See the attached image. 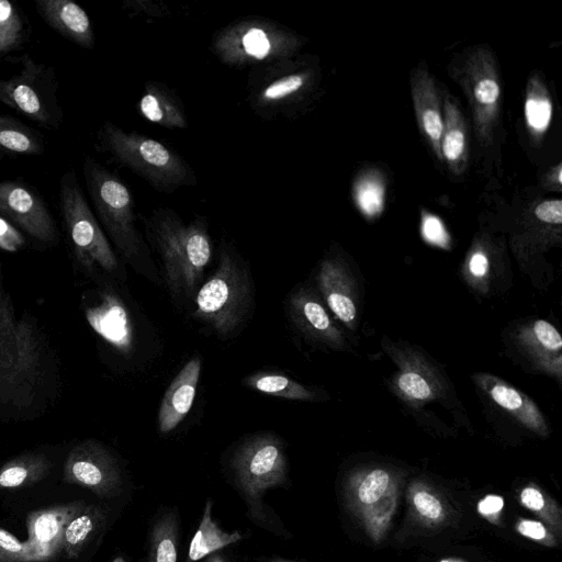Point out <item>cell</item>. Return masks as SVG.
<instances>
[{"label":"cell","instance_id":"obj_8","mask_svg":"<svg viewBox=\"0 0 562 562\" xmlns=\"http://www.w3.org/2000/svg\"><path fill=\"white\" fill-rule=\"evenodd\" d=\"M21 66L19 72L0 77V102L47 128H57L63 111L57 101V80L54 70L35 61L30 55L10 57Z\"/></svg>","mask_w":562,"mask_h":562},{"label":"cell","instance_id":"obj_23","mask_svg":"<svg viewBox=\"0 0 562 562\" xmlns=\"http://www.w3.org/2000/svg\"><path fill=\"white\" fill-rule=\"evenodd\" d=\"M465 126L457 105L445 99V120L440 143L441 156L456 167L465 156Z\"/></svg>","mask_w":562,"mask_h":562},{"label":"cell","instance_id":"obj_11","mask_svg":"<svg viewBox=\"0 0 562 562\" xmlns=\"http://www.w3.org/2000/svg\"><path fill=\"white\" fill-rule=\"evenodd\" d=\"M0 216L45 245L55 246L59 241L56 222L45 201L27 183L0 181Z\"/></svg>","mask_w":562,"mask_h":562},{"label":"cell","instance_id":"obj_34","mask_svg":"<svg viewBox=\"0 0 562 562\" xmlns=\"http://www.w3.org/2000/svg\"><path fill=\"white\" fill-rule=\"evenodd\" d=\"M499 97V86L497 80L490 76H481L473 86V98L477 105L490 111L496 105Z\"/></svg>","mask_w":562,"mask_h":562},{"label":"cell","instance_id":"obj_3","mask_svg":"<svg viewBox=\"0 0 562 562\" xmlns=\"http://www.w3.org/2000/svg\"><path fill=\"white\" fill-rule=\"evenodd\" d=\"M99 140L102 150L116 164L143 178L158 192L173 193L198 182L195 172L183 157L157 139L105 122L99 132Z\"/></svg>","mask_w":562,"mask_h":562},{"label":"cell","instance_id":"obj_1","mask_svg":"<svg viewBox=\"0 0 562 562\" xmlns=\"http://www.w3.org/2000/svg\"><path fill=\"white\" fill-rule=\"evenodd\" d=\"M150 241L164 265L172 294L192 296L212 257L207 221L196 216L190 223L170 209H157L145 220Z\"/></svg>","mask_w":562,"mask_h":562},{"label":"cell","instance_id":"obj_29","mask_svg":"<svg viewBox=\"0 0 562 562\" xmlns=\"http://www.w3.org/2000/svg\"><path fill=\"white\" fill-rule=\"evenodd\" d=\"M176 528L171 519L161 520L155 528L148 562H177Z\"/></svg>","mask_w":562,"mask_h":562},{"label":"cell","instance_id":"obj_13","mask_svg":"<svg viewBox=\"0 0 562 562\" xmlns=\"http://www.w3.org/2000/svg\"><path fill=\"white\" fill-rule=\"evenodd\" d=\"M200 372L201 360L199 357H193L169 384L158 412V427L161 434L172 431L190 412Z\"/></svg>","mask_w":562,"mask_h":562},{"label":"cell","instance_id":"obj_5","mask_svg":"<svg viewBox=\"0 0 562 562\" xmlns=\"http://www.w3.org/2000/svg\"><path fill=\"white\" fill-rule=\"evenodd\" d=\"M82 172L99 222L121 256L139 269L148 251L136 226L132 192L117 175L92 157L85 158Z\"/></svg>","mask_w":562,"mask_h":562},{"label":"cell","instance_id":"obj_14","mask_svg":"<svg viewBox=\"0 0 562 562\" xmlns=\"http://www.w3.org/2000/svg\"><path fill=\"white\" fill-rule=\"evenodd\" d=\"M42 19L65 38L83 48H93L94 32L87 12L71 0H35Z\"/></svg>","mask_w":562,"mask_h":562},{"label":"cell","instance_id":"obj_44","mask_svg":"<svg viewBox=\"0 0 562 562\" xmlns=\"http://www.w3.org/2000/svg\"><path fill=\"white\" fill-rule=\"evenodd\" d=\"M469 268L472 274L476 277H482L486 273L488 269V260L483 252H475L472 255Z\"/></svg>","mask_w":562,"mask_h":562},{"label":"cell","instance_id":"obj_2","mask_svg":"<svg viewBox=\"0 0 562 562\" xmlns=\"http://www.w3.org/2000/svg\"><path fill=\"white\" fill-rule=\"evenodd\" d=\"M44 373V344L35 322L15 318L0 261V403L18 407L32 401Z\"/></svg>","mask_w":562,"mask_h":562},{"label":"cell","instance_id":"obj_9","mask_svg":"<svg viewBox=\"0 0 562 562\" xmlns=\"http://www.w3.org/2000/svg\"><path fill=\"white\" fill-rule=\"evenodd\" d=\"M312 80V70L294 57L259 66L248 77L249 108L265 120L290 117L308 93Z\"/></svg>","mask_w":562,"mask_h":562},{"label":"cell","instance_id":"obj_48","mask_svg":"<svg viewBox=\"0 0 562 562\" xmlns=\"http://www.w3.org/2000/svg\"><path fill=\"white\" fill-rule=\"evenodd\" d=\"M441 562H452V561H441Z\"/></svg>","mask_w":562,"mask_h":562},{"label":"cell","instance_id":"obj_35","mask_svg":"<svg viewBox=\"0 0 562 562\" xmlns=\"http://www.w3.org/2000/svg\"><path fill=\"white\" fill-rule=\"evenodd\" d=\"M26 245L24 235L12 223L0 216V249L16 252Z\"/></svg>","mask_w":562,"mask_h":562},{"label":"cell","instance_id":"obj_39","mask_svg":"<svg viewBox=\"0 0 562 562\" xmlns=\"http://www.w3.org/2000/svg\"><path fill=\"white\" fill-rule=\"evenodd\" d=\"M536 216L549 224H561L562 203L560 200H548L540 203L535 210Z\"/></svg>","mask_w":562,"mask_h":562},{"label":"cell","instance_id":"obj_40","mask_svg":"<svg viewBox=\"0 0 562 562\" xmlns=\"http://www.w3.org/2000/svg\"><path fill=\"white\" fill-rule=\"evenodd\" d=\"M0 549L12 554H19L25 551L26 547L12 533L0 528Z\"/></svg>","mask_w":562,"mask_h":562},{"label":"cell","instance_id":"obj_45","mask_svg":"<svg viewBox=\"0 0 562 562\" xmlns=\"http://www.w3.org/2000/svg\"><path fill=\"white\" fill-rule=\"evenodd\" d=\"M206 562H225L220 555H211Z\"/></svg>","mask_w":562,"mask_h":562},{"label":"cell","instance_id":"obj_4","mask_svg":"<svg viewBox=\"0 0 562 562\" xmlns=\"http://www.w3.org/2000/svg\"><path fill=\"white\" fill-rule=\"evenodd\" d=\"M304 38L288 26L263 16L239 18L216 31L211 49L232 67L263 66L292 58Z\"/></svg>","mask_w":562,"mask_h":562},{"label":"cell","instance_id":"obj_19","mask_svg":"<svg viewBox=\"0 0 562 562\" xmlns=\"http://www.w3.org/2000/svg\"><path fill=\"white\" fill-rule=\"evenodd\" d=\"M317 282L331 312L344 323L351 324L356 318L357 310L342 270L333 261H324Z\"/></svg>","mask_w":562,"mask_h":562},{"label":"cell","instance_id":"obj_26","mask_svg":"<svg viewBox=\"0 0 562 562\" xmlns=\"http://www.w3.org/2000/svg\"><path fill=\"white\" fill-rule=\"evenodd\" d=\"M49 468L43 454L26 453L8 462L0 470V487H19L42 477Z\"/></svg>","mask_w":562,"mask_h":562},{"label":"cell","instance_id":"obj_24","mask_svg":"<svg viewBox=\"0 0 562 562\" xmlns=\"http://www.w3.org/2000/svg\"><path fill=\"white\" fill-rule=\"evenodd\" d=\"M104 520L102 508L91 505L75 515L64 530L65 549L68 557H76Z\"/></svg>","mask_w":562,"mask_h":562},{"label":"cell","instance_id":"obj_10","mask_svg":"<svg viewBox=\"0 0 562 562\" xmlns=\"http://www.w3.org/2000/svg\"><path fill=\"white\" fill-rule=\"evenodd\" d=\"M237 480L251 498L285 481L286 457L281 441L271 435L247 440L234 459Z\"/></svg>","mask_w":562,"mask_h":562},{"label":"cell","instance_id":"obj_30","mask_svg":"<svg viewBox=\"0 0 562 562\" xmlns=\"http://www.w3.org/2000/svg\"><path fill=\"white\" fill-rule=\"evenodd\" d=\"M525 114L530 128L536 132L544 131L552 115V105L549 97L542 91H530L525 103Z\"/></svg>","mask_w":562,"mask_h":562},{"label":"cell","instance_id":"obj_42","mask_svg":"<svg viewBox=\"0 0 562 562\" xmlns=\"http://www.w3.org/2000/svg\"><path fill=\"white\" fill-rule=\"evenodd\" d=\"M521 502L525 506L535 510L541 509L544 505L541 493L532 487H527L521 492Z\"/></svg>","mask_w":562,"mask_h":562},{"label":"cell","instance_id":"obj_27","mask_svg":"<svg viewBox=\"0 0 562 562\" xmlns=\"http://www.w3.org/2000/svg\"><path fill=\"white\" fill-rule=\"evenodd\" d=\"M77 508L64 507L37 513L30 521L32 541L48 548L64 536L67 524L74 518Z\"/></svg>","mask_w":562,"mask_h":562},{"label":"cell","instance_id":"obj_20","mask_svg":"<svg viewBox=\"0 0 562 562\" xmlns=\"http://www.w3.org/2000/svg\"><path fill=\"white\" fill-rule=\"evenodd\" d=\"M44 151V137L38 131L0 113V157L41 155Z\"/></svg>","mask_w":562,"mask_h":562},{"label":"cell","instance_id":"obj_43","mask_svg":"<svg viewBox=\"0 0 562 562\" xmlns=\"http://www.w3.org/2000/svg\"><path fill=\"white\" fill-rule=\"evenodd\" d=\"M504 501L499 496L488 495L479 503L477 509L483 515H492L499 512Z\"/></svg>","mask_w":562,"mask_h":562},{"label":"cell","instance_id":"obj_6","mask_svg":"<svg viewBox=\"0 0 562 562\" xmlns=\"http://www.w3.org/2000/svg\"><path fill=\"white\" fill-rule=\"evenodd\" d=\"M59 209L74 260L88 276L114 274L120 263L91 211L74 170L59 183Z\"/></svg>","mask_w":562,"mask_h":562},{"label":"cell","instance_id":"obj_16","mask_svg":"<svg viewBox=\"0 0 562 562\" xmlns=\"http://www.w3.org/2000/svg\"><path fill=\"white\" fill-rule=\"evenodd\" d=\"M137 110L144 119L162 127H188L182 100L164 82L148 80L145 83Z\"/></svg>","mask_w":562,"mask_h":562},{"label":"cell","instance_id":"obj_18","mask_svg":"<svg viewBox=\"0 0 562 562\" xmlns=\"http://www.w3.org/2000/svg\"><path fill=\"white\" fill-rule=\"evenodd\" d=\"M413 99L423 132L431 142L439 159H442L440 143L443 130V120L435 83L425 71H419L413 81Z\"/></svg>","mask_w":562,"mask_h":562},{"label":"cell","instance_id":"obj_47","mask_svg":"<svg viewBox=\"0 0 562 562\" xmlns=\"http://www.w3.org/2000/svg\"><path fill=\"white\" fill-rule=\"evenodd\" d=\"M270 562H290V561L282 560V559H274V560H272V561H270Z\"/></svg>","mask_w":562,"mask_h":562},{"label":"cell","instance_id":"obj_22","mask_svg":"<svg viewBox=\"0 0 562 562\" xmlns=\"http://www.w3.org/2000/svg\"><path fill=\"white\" fill-rule=\"evenodd\" d=\"M487 393L495 403L513 413L528 427L535 430L544 427L543 418L536 405L514 387L492 379L488 382Z\"/></svg>","mask_w":562,"mask_h":562},{"label":"cell","instance_id":"obj_12","mask_svg":"<svg viewBox=\"0 0 562 562\" xmlns=\"http://www.w3.org/2000/svg\"><path fill=\"white\" fill-rule=\"evenodd\" d=\"M65 479L110 495L120 484V472L112 454L95 440H85L72 448L65 463Z\"/></svg>","mask_w":562,"mask_h":562},{"label":"cell","instance_id":"obj_15","mask_svg":"<svg viewBox=\"0 0 562 562\" xmlns=\"http://www.w3.org/2000/svg\"><path fill=\"white\" fill-rule=\"evenodd\" d=\"M87 318L93 329L123 353L133 346V328L128 313L121 300L113 293L104 292L95 307L87 310Z\"/></svg>","mask_w":562,"mask_h":562},{"label":"cell","instance_id":"obj_36","mask_svg":"<svg viewBox=\"0 0 562 562\" xmlns=\"http://www.w3.org/2000/svg\"><path fill=\"white\" fill-rule=\"evenodd\" d=\"M533 334L538 342L546 349L554 351L562 347V338L559 331L550 323L543 319L536 321Z\"/></svg>","mask_w":562,"mask_h":562},{"label":"cell","instance_id":"obj_21","mask_svg":"<svg viewBox=\"0 0 562 562\" xmlns=\"http://www.w3.org/2000/svg\"><path fill=\"white\" fill-rule=\"evenodd\" d=\"M212 502L207 501L203 510L202 519L196 529L189 548V560L199 561L204 557L223 549L241 539L237 531L226 532L222 530L211 517Z\"/></svg>","mask_w":562,"mask_h":562},{"label":"cell","instance_id":"obj_38","mask_svg":"<svg viewBox=\"0 0 562 562\" xmlns=\"http://www.w3.org/2000/svg\"><path fill=\"white\" fill-rule=\"evenodd\" d=\"M423 235L429 243L439 246H446L448 244V235L445 227L441 221L436 216L428 215L424 217Z\"/></svg>","mask_w":562,"mask_h":562},{"label":"cell","instance_id":"obj_41","mask_svg":"<svg viewBox=\"0 0 562 562\" xmlns=\"http://www.w3.org/2000/svg\"><path fill=\"white\" fill-rule=\"evenodd\" d=\"M518 531L529 538L539 540L546 537L547 531L542 524L532 520H522L518 525Z\"/></svg>","mask_w":562,"mask_h":562},{"label":"cell","instance_id":"obj_33","mask_svg":"<svg viewBox=\"0 0 562 562\" xmlns=\"http://www.w3.org/2000/svg\"><path fill=\"white\" fill-rule=\"evenodd\" d=\"M397 386L403 394L413 400H427L432 394V387L418 372L405 371L397 380Z\"/></svg>","mask_w":562,"mask_h":562},{"label":"cell","instance_id":"obj_17","mask_svg":"<svg viewBox=\"0 0 562 562\" xmlns=\"http://www.w3.org/2000/svg\"><path fill=\"white\" fill-rule=\"evenodd\" d=\"M289 311L295 325L306 335L328 344L339 341V331L323 304L312 292L300 289L293 293L289 302Z\"/></svg>","mask_w":562,"mask_h":562},{"label":"cell","instance_id":"obj_46","mask_svg":"<svg viewBox=\"0 0 562 562\" xmlns=\"http://www.w3.org/2000/svg\"><path fill=\"white\" fill-rule=\"evenodd\" d=\"M112 562H125V560L121 557H117Z\"/></svg>","mask_w":562,"mask_h":562},{"label":"cell","instance_id":"obj_28","mask_svg":"<svg viewBox=\"0 0 562 562\" xmlns=\"http://www.w3.org/2000/svg\"><path fill=\"white\" fill-rule=\"evenodd\" d=\"M25 37L20 10L8 0H0V55L18 49Z\"/></svg>","mask_w":562,"mask_h":562},{"label":"cell","instance_id":"obj_31","mask_svg":"<svg viewBox=\"0 0 562 562\" xmlns=\"http://www.w3.org/2000/svg\"><path fill=\"white\" fill-rule=\"evenodd\" d=\"M356 199L364 214L374 216L379 214L383 207V187L378 180L364 179L356 188Z\"/></svg>","mask_w":562,"mask_h":562},{"label":"cell","instance_id":"obj_32","mask_svg":"<svg viewBox=\"0 0 562 562\" xmlns=\"http://www.w3.org/2000/svg\"><path fill=\"white\" fill-rule=\"evenodd\" d=\"M390 476L384 470H373L359 486L358 496L363 504L376 502L386 491Z\"/></svg>","mask_w":562,"mask_h":562},{"label":"cell","instance_id":"obj_37","mask_svg":"<svg viewBox=\"0 0 562 562\" xmlns=\"http://www.w3.org/2000/svg\"><path fill=\"white\" fill-rule=\"evenodd\" d=\"M414 504L417 510L425 517L438 519L442 514L440 502L427 492H418L414 496Z\"/></svg>","mask_w":562,"mask_h":562},{"label":"cell","instance_id":"obj_25","mask_svg":"<svg viewBox=\"0 0 562 562\" xmlns=\"http://www.w3.org/2000/svg\"><path fill=\"white\" fill-rule=\"evenodd\" d=\"M258 392L295 401H312L314 394L299 382L279 373L258 372L245 379Z\"/></svg>","mask_w":562,"mask_h":562},{"label":"cell","instance_id":"obj_7","mask_svg":"<svg viewBox=\"0 0 562 562\" xmlns=\"http://www.w3.org/2000/svg\"><path fill=\"white\" fill-rule=\"evenodd\" d=\"M250 283L233 252L222 250L214 274L195 295L194 315L220 335L232 334L250 306Z\"/></svg>","mask_w":562,"mask_h":562}]
</instances>
